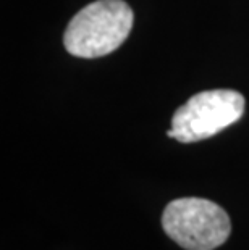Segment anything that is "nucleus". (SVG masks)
Wrapping results in <instances>:
<instances>
[{
	"mask_svg": "<svg viewBox=\"0 0 249 250\" xmlns=\"http://www.w3.org/2000/svg\"><path fill=\"white\" fill-rule=\"evenodd\" d=\"M243 111L245 97L236 90L214 89L199 92L175 111L173 139L183 144L209 139L236 123Z\"/></svg>",
	"mask_w": 249,
	"mask_h": 250,
	"instance_id": "obj_3",
	"label": "nucleus"
},
{
	"mask_svg": "<svg viewBox=\"0 0 249 250\" xmlns=\"http://www.w3.org/2000/svg\"><path fill=\"white\" fill-rule=\"evenodd\" d=\"M133 20V10L123 0H97L79 10L68 23L63 44L73 57L109 55L126 41Z\"/></svg>",
	"mask_w": 249,
	"mask_h": 250,
	"instance_id": "obj_1",
	"label": "nucleus"
},
{
	"mask_svg": "<svg viewBox=\"0 0 249 250\" xmlns=\"http://www.w3.org/2000/svg\"><path fill=\"white\" fill-rule=\"evenodd\" d=\"M167 236L184 250H214L226 242L231 223L220 205L199 197L170 202L162 215Z\"/></svg>",
	"mask_w": 249,
	"mask_h": 250,
	"instance_id": "obj_2",
	"label": "nucleus"
}]
</instances>
